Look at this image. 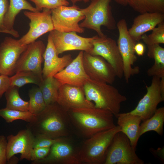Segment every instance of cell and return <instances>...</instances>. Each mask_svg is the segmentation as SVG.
Listing matches in <instances>:
<instances>
[{"mask_svg":"<svg viewBox=\"0 0 164 164\" xmlns=\"http://www.w3.org/2000/svg\"><path fill=\"white\" fill-rule=\"evenodd\" d=\"M72 127L67 111L56 102L47 105L26 125L35 137L42 135L53 139L70 135Z\"/></svg>","mask_w":164,"mask_h":164,"instance_id":"obj_1","label":"cell"},{"mask_svg":"<svg viewBox=\"0 0 164 164\" xmlns=\"http://www.w3.org/2000/svg\"><path fill=\"white\" fill-rule=\"evenodd\" d=\"M67 111L72 126L87 138L116 126L113 114L108 110L94 107L72 108Z\"/></svg>","mask_w":164,"mask_h":164,"instance_id":"obj_2","label":"cell"},{"mask_svg":"<svg viewBox=\"0 0 164 164\" xmlns=\"http://www.w3.org/2000/svg\"><path fill=\"white\" fill-rule=\"evenodd\" d=\"M83 88L86 98L95 107L108 110L114 115L120 112L121 104L127 100L116 88L106 83L90 79Z\"/></svg>","mask_w":164,"mask_h":164,"instance_id":"obj_3","label":"cell"},{"mask_svg":"<svg viewBox=\"0 0 164 164\" xmlns=\"http://www.w3.org/2000/svg\"><path fill=\"white\" fill-rule=\"evenodd\" d=\"M120 131V127L116 125L88 138L77 149L81 164H104L107 150L113 138Z\"/></svg>","mask_w":164,"mask_h":164,"instance_id":"obj_4","label":"cell"},{"mask_svg":"<svg viewBox=\"0 0 164 164\" xmlns=\"http://www.w3.org/2000/svg\"><path fill=\"white\" fill-rule=\"evenodd\" d=\"M111 0H92L88 7L82 9L85 18L80 26L95 31L99 37L105 36L101 29L102 26L110 30L115 29L117 24L110 5Z\"/></svg>","mask_w":164,"mask_h":164,"instance_id":"obj_5","label":"cell"},{"mask_svg":"<svg viewBox=\"0 0 164 164\" xmlns=\"http://www.w3.org/2000/svg\"><path fill=\"white\" fill-rule=\"evenodd\" d=\"M116 27L119 32L117 44L122 60L123 76L126 83H128L131 77L138 74L140 71L138 67H133L137 60L134 49L137 42L130 35L125 19L119 21Z\"/></svg>","mask_w":164,"mask_h":164,"instance_id":"obj_6","label":"cell"},{"mask_svg":"<svg viewBox=\"0 0 164 164\" xmlns=\"http://www.w3.org/2000/svg\"><path fill=\"white\" fill-rule=\"evenodd\" d=\"M128 137L121 131L114 135L107 150L104 164H144Z\"/></svg>","mask_w":164,"mask_h":164,"instance_id":"obj_7","label":"cell"},{"mask_svg":"<svg viewBox=\"0 0 164 164\" xmlns=\"http://www.w3.org/2000/svg\"><path fill=\"white\" fill-rule=\"evenodd\" d=\"M51 16L54 29L61 32H75L83 33L84 29L79 24L85 16L77 5L61 6L52 9Z\"/></svg>","mask_w":164,"mask_h":164,"instance_id":"obj_8","label":"cell"},{"mask_svg":"<svg viewBox=\"0 0 164 164\" xmlns=\"http://www.w3.org/2000/svg\"><path fill=\"white\" fill-rule=\"evenodd\" d=\"M25 15L30 20L29 29L28 32L18 39L22 46L28 45L36 41L39 38L47 32L54 30L51 10L43 9L42 12H24Z\"/></svg>","mask_w":164,"mask_h":164,"instance_id":"obj_9","label":"cell"},{"mask_svg":"<svg viewBox=\"0 0 164 164\" xmlns=\"http://www.w3.org/2000/svg\"><path fill=\"white\" fill-rule=\"evenodd\" d=\"M93 48L90 54L104 58L113 67L116 77L121 78L123 76V63L117 43L106 36H97L94 40Z\"/></svg>","mask_w":164,"mask_h":164,"instance_id":"obj_10","label":"cell"},{"mask_svg":"<svg viewBox=\"0 0 164 164\" xmlns=\"http://www.w3.org/2000/svg\"><path fill=\"white\" fill-rule=\"evenodd\" d=\"M75 32H61L54 29L50 32L53 45L58 55L68 51L79 50L90 53L92 42L97 36L86 38L80 36Z\"/></svg>","mask_w":164,"mask_h":164,"instance_id":"obj_11","label":"cell"},{"mask_svg":"<svg viewBox=\"0 0 164 164\" xmlns=\"http://www.w3.org/2000/svg\"><path fill=\"white\" fill-rule=\"evenodd\" d=\"M160 82L159 77H152L151 85L146 86V94L139 101L135 108L128 112L139 116L142 121L151 117L159 104L164 100V93L161 90Z\"/></svg>","mask_w":164,"mask_h":164,"instance_id":"obj_12","label":"cell"},{"mask_svg":"<svg viewBox=\"0 0 164 164\" xmlns=\"http://www.w3.org/2000/svg\"><path fill=\"white\" fill-rule=\"evenodd\" d=\"M83 63L85 72L93 80L111 84L116 77L112 66L100 56L84 52Z\"/></svg>","mask_w":164,"mask_h":164,"instance_id":"obj_13","label":"cell"},{"mask_svg":"<svg viewBox=\"0 0 164 164\" xmlns=\"http://www.w3.org/2000/svg\"><path fill=\"white\" fill-rule=\"evenodd\" d=\"M46 48L43 42L40 40L28 45L16 63L15 73L22 71H30L42 76V64Z\"/></svg>","mask_w":164,"mask_h":164,"instance_id":"obj_14","label":"cell"},{"mask_svg":"<svg viewBox=\"0 0 164 164\" xmlns=\"http://www.w3.org/2000/svg\"><path fill=\"white\" fill-rule=\"evenodd\" d=\"M28 45L22 46L18 40L5 37L0 45V74L11 76L15 73L16 63Z\"/></svg>","mask_w":164,"mask_h":164,"instance_id":"obj_15","label":"cell"},{"mask_svg":"<svg viewBox=\"0 0 164 164\" xmlns=\"http://www.w3.org/2000/svg\"><path fill=\"white\" fill-rule=\"evenodd\" d=\"M32 164H81L77 152L71 144L63 138L50 147L44 158L32 162Z\"/></svg>","mask_w":164,"mask_h":164,"instance_id":"obj_16","label":"cell"},{"mask_svg":"<svg viewBox=\"0 0 164 164\" xmlns=\"http://www.w3.org/2000/svg\"><path fill=\"white\" fill-rule=\"evenodd\" d=\"M6 139L8 162L12 156L17 154H21L20 160L26 159L31 161L35 136L30 130L26 128L21 130L15 135H10L8 136Z\"/></svg>","mask_w":164,"mask_h":164,"instance_id":"obj_17","label":"cell"},{"mask_svg":"<svg viewBox=\"0 0 164 164\" xmlns=\"http://www.w3.org/2000/svg\"><path fill=\"white\" fill-rule=\"evenodd\" d=\"M56 102L67 111L72 108L94 107V103L86 98L83 87L67 84L60 87Z\"/></svg>","mask_w":164,"mask_h":164,"instance_id":"obj_18","label":"cell"},{"mask_svg":"<svg viewBox=\"0 0 164 164\" xmlns=\"http://www.w3.org/2000/svg\"><path fill=\"white\" fill-rule=\"evenodd\" d=\"M83 53L84 51H81L69 64L53 76L61 84H67L83 87L91 79L84 67Z\"/></svg>","mask_w":164,"mask_h":164,"instance_id":"obj_19","label":"cell"},{"mask_svg":"<svg viewBox=\"0 0 164 164\" xmlns=\"http://www.w3.org/2000/svg\"><path fill=\"white\" fill-rule=\"evenodd\" d=\"M44 66L42 69L43 78L53 76L69 64L73 59L70 54L59 57L51 37L49 34L47 43L43 55Z\"/></svg>","mask_w":164,"mask_h":164,"instance_id":"obj_20","label":"cell"},{"mask_svg":"<svg viewBox=\"0 0 164 164\" xmlns=\"http://www.w3.org/2000/svg\"><path fill=\"white\" fill-rule=\"evenodd\" d=\"M164 13L146 12L140 14L134 20L128 32L132 38L137 42L141 39L142 35L152 30L157 26L164 22Z\"/></svg>","mask_w":164,"mask_h":164,"instance_id":"obj_21","label":"cell"},{"mask_svg":"<svg viewBox=\"0 0 164 164\" xmlns=\"http://www.w3.org/2000/svg\"><path fill=\"white\" fill-rule=\"evenodd\" d=\"M117 118L118 125L121 132L129 138L131 145L135 149L140 135V125L142 120L138 116L128 112L118 113L114 115Z\"/></svg>","mask_w":164,"mask_h":164,"instance_id":"obj_22","label":"cell"},{"mask_svg":"<svg viewBox=\"0 0 164 164\" xmlns=\"http://www.w3.org/2000/svg\"><path fill=\"white\" fill-rule=\"evenodd\" d=\"M22 10L33 12L39 11L33 7L26 0H10L8 11L4 20L5 28L9 30H13L14 22L17 15Z\"/></svg>","mask_w":164,"mask_h":164,"instance_id":"obj_23","label":"cell"},{"mask_svg":"<svg viewBox=\"0 0 164 164\" xmlns=\"http://www.w3.org/2000/svg\"><path fill=\"white\" fill-rule=\"evenodd\" d=\"M147 47L148 56L154 60V64L147 71V75L164 79V48L159 44L147 45Z\"/></svg>","mask_w":164,"mask_h":164,"instance_id":"obj_24","label":"cell"},{"mask_svg":"<svg viewBox=\"0 0 164 164\" xmlns=\"http://www.w3.org/2000/svg\"><path fill=\"white\" fill-rule=\"evenodd\" d=\"M164 107L157 108L153 115L140 124V135L150 131H154L162 135L163 133Z\"/></svg>","mask_w":164,"mask_h":164,"instance_id":"obj_25","label":"cell"},{"mask_svg":"<svg viewBox=\"0 0 164 164\" xmlns=\"http://www.w3.org/2000/svg\"><path fill=\"white\" fill-rule=\"evenodd\" d=\"M61 85L53 77L43 78L39 87L46 106L56 102L58 90Z\"/></svg>","mask_w":164,"mask_h":164,"instance_id":"obj_26","label":"cell"},{"mask_svg":"<svg viewBox=\"0 0 164 164\" xmlns=\"http://www.w3.org/2000/svg\"><path fill=\"white\" fill-rule=\"evenodd\" d=\"M128 5L140 14L146 12L164 13V0H130Z\"/></svg>","mask_w":164,"mask_h":164,"instance_id":"obj_27","label":"cell"},{"mask_svg":"<svg viewBox=\"0 0 164 164\" xmlns=\"http://www.w3.org/2000/svg\"><path fill=\"white\" fill-rule=\"evenodd\" d=\"M19 88L10 86L5 93L6 101V108L22 111H29V101L23 100L20 97Z\"/></svg>","mask_w":164,"mask_h":164,"instance_id":"obj_28","label":"cell"},{"mask_svg":"<svg viewBox=\"0 0 164 164\" xmlns=\"http://www.w3.org/2000/svg\"><path fill=\"white\" fill-rule=\"evenodd\" d=\"M10 78V86L19 87L28 84H34L39 86L43 80L42 76L30 71L19 72Z\"/></svg>","mask_w":164,"mask_h":164,"instance_id":"obj_29","label":"cell"},{"mask_svg":"<svg viewBox=\"0 0 164 164\" xmlns=\"http://www.w3.org/2000/svg\"><path fill=\"white\" fill-rule=\"evenodd\" d=\"M29 111L34 115L41 112L46 105L41 90L38 87L31 89L29 92Z\"/></svg>","mask_w":164,"mask_h":164,"instance_id":"obj_30","label":"cell"},{"mask_svg":"<svg viewBox=\"0 0 164 164\" xmlns=\"http://www.w3.org/2000/svg\"><path fill=\"white\" fill-rule=\"evenodd\" d=\"M34 116L29 111H22L6 108L0 109V117L8 123L17 120H21L29 122L32 121Z\"/></svg>","mask_w":164,"mask_h":164,"instance_id":"obj_31","label":"cell"},{"mask_svg":"<svg viewBox=\"0 0 164 164\" xmlns=\"http://www.w3.org/2000/svg\"><path fill=\"white\" fill-rule=\"evenodd\" d=\"M151 33L142 35L141 39L147 45L164 43V22L160 23L152 30Z\"/></svg>","mask_w":164,"mask_h":164,"instance_id":"obj_32","label":"cell"},{"mask_svg":"<svg viewBox=\"0 0 164 164\" xmlns=\"http://www.w3.org/2000/svg\"><path fill=\"white\" fill-rule=\"evenodd\" d=\"M33 2L36 8L40 12L43 9L51 10L61 6H68L67 0H29Z\"/></svg>","mask_w":164,"mask_h":164,"instance_id":"obj_33","label":"cell"},{"mask_svg":"<svg viewBox=\"0 0 164 164\" xmlns=\"http://www.w3.org/2000/svg\"><path fill=\"white\" fill-rule=\"evenodd\" d=\"M8 0H0V32L10 34L15 38L19 37L18 32L15 30H9L6 29L4 25V20L9 6Z\"/></svg>","mask_w":164,"mask_h":164,"instance_id":"obj_34","label":"cell"},{"mask_svg":"<svg viewBox=\"0 0 164 164\" xmlns=\"http://www.w3.org/2000/svg\"><path fill=\"white\" fill-rule=\"evenodd\" d=\"M63 138L53 139L43 135L36 136L35 137L33 148L40 147H50L53 144L61 140Z\"/></svg>","mask_w":164,"mask_h":164,"instance_id":"obj_35","label":"cell"},{"mask_svg":"<svg viewBox=\"0 0 164 164\" xmlns=\"http://www.w3.org/2000/svg\"><path fill=\"white\" fill-rule=\"evenodd\" d=\"M50 147L34 148L31 154V161L35 162L43 159L48 154Z\"/></svg>","mask_w":164,"mask_h":164,"instance_id":"obj_36","label":"cell"},{"mask_svg":"<svg viewBox=\"0 0 164 164\" xmlns=\"http://www.w3.org/2000/svg\"><path fill=\"white\" fill-rule=\"evenodd\" d=\"M7 140L4 135H0V164H5L8 162L6 156Z\"/></svg>","mask_w":164,"mask_h":164,"instance_id":"obj_37","label":"cell"},{"mask_svg":"<svg viewBox=\"0 0 164 164\" xmlns=\"http://www.w3.org/2000/svg\"><path fill=\"white\" fill-rule=\"evenodd\" d=\"M10 86V77L6 75L0 74V99Z\"/></svg>","mask_w":164,"mask_h":164,"instance_id":"obj_38","label":"cell"},{"mask_svg":"<svg viewBox=\"0 0 164 164\" xmlns=\"http://www.w3.org/2000/svg\"><path fill=\"white\" fill-rule=\"evenodd\" d=\"M164 149L162 148H158L157 150L153 148H150V151L156 157L159 159L161 162L164 163Z\"/></svg>","mask_w":164,"mask_h":164,"instance_id":"obj_39","label":"cell"},{"mask_svg":"<svg viewBox=\"0 0 164 164\" xmlns=\"http://www.w3.org/2000/svg\"><path fill=\"white\" fill-rule=\"evenodd\" d=\"M135 46V53L139 56H142L144 54L145 50V46L142 43L138 42Z\"/></svg>","mask_w":164,"mask_h":164,"instance_id":"obj_40","label":"cell"},{"mask_svg":"<svg viewBox=\"0 0 164 164\" xmlns=\"http://www.w3.org/2000/svg\"><path fill=\"white\" fill-rule=\"evenodd\" d=\"M118 4L123 6H126L128 5L130 0H114Z\"/></svg>","mask_w":164,"mask_h":164,"instance_id":"obj_41","label":"cell"},{"mask_svg":"<svg viewBox=\"0 0 164 164\" xmlns=\"http://www.w3.org/2000/svg\"><path fill=\"white\" fill-rule=\"evenodd\" d=\"M19 159L14 156H12L8 162L9 164H16L19 162Z\"/></svg>","mask_w":164,"mask_h":164,"instance_id":"obj_42","label":"cell"},{"mask_svg":"<svg viewBox=\"0 0 164 164\" xmlns=\"http://www.w3.org/2000/svg\"><path fill=\"white\" fill-rule=\"evenodd\" d=\"M72 3H73V5H74L76 3L80 2H84L86 3L89 2L90 1H92V0H69Z\"/></svg>","mask_w":164,"mask_h":164,"instance_id":"obj_43","label":"cell"},{"mask_svg":"<svg viewBox=\"0 0 164 164\" xmlns=\"http://www.w3.org/2000/svg\"></svg>","mask_w":164,"mask_h":164,"instance_id":"obj_44","label":"cell"}]
</instances>
